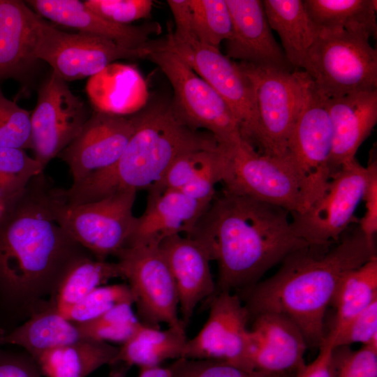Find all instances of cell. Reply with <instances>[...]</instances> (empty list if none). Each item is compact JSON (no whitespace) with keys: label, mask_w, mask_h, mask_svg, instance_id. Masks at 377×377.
<instances>
[{"label":"cell","mask_w":377,"mask_h":377,"mask_svg":"<svg viewBox=\"0 0 377 377\" xmlns=\"http://www.w3.org/2000/svg\"><path fill=\"white\" fill-rule=\"evenodd\" d=\"M54 201L42 172L0 214V311L13 318L47 307L69 265L90 253L57 223Z\"/></svg>","instance_id":"1"},{"label":"cell","mask_w":377,"mask_h":377,"mask_svg":"<svg viewBox=\"0 0 377 377\" xmlns=\"http://www.w3.org/2000/svg\"><path fill=\"white\" fill-rule=\"evenodd\" d=\"M289 214L281 207L226 190L214 196L188 236L217 262L214 295L252 286L288 255L309 245L295 233Z\"/></svg>","instance_id":"2"},{"label":"cell","mask_w":377,"mask_h":377,"mask_svg":"<svg viewBox=\"0 0 377 377\" xmlns=\"http://www.w3.org/2000/svg\"><path fill=\"white\" fill-rule=\"evenodd\" d=\"M336 245H309L288 255L269 279L240 290L250 318L262 313L281 314L301 330L306 343L323 341L324 318L342 277L376 256L359 227Z\"/></svg>","instance_id":"3"},{"label":"cell","mask_w":377,"mask_h":377,"mask_svg":"<svg viewBox=\"0 0 377 377\" xmlns=\"http://www.w3.org/2000/svg\"><path fill=\"white\" fill-rule=\"evenodd\" d=\"M133 117L134 132L117 161L68 189L59 188L65 203H84L125 190L149 191L179 156L220 144L211 133L191 127L168 103H151Z\"/></svg>","instance_id":"4"},{"label":"cell","mask_w":377,"mask_h":377,"mask_svg":"<svg viewBox=\"0 0 377 377\" xmlns=\"http://www.w3.org/2000/svg\"><path fill=\"white\" fill-rule=\"evenodd\" d=\"M369 36L348 31L320 33L304 71L327 98L377 90V50Z\"/></svg>","instance_id":"5"},{"label":"cell","mask_w":377,"mask_h":377,"mask_svg":"<svg viewBox=\"0 0 377 377\" xmlns=\"http://www.w3.org/2000/svg\"><path fill=\"white\" fill-rule=\"evenodd\" d=\"M332 137L327 98L317 91L310 77L285 156L299 185L305 208L322 195L332 175Z\"/></svg>","instance_id":"6"},{"label":"cell","mask_w":377,"mask_h":377,"mask_svg":"<svg viewBox=\"0 0 377 377\" xmlns=\"http://www.w3.org/2000/svg\"><path fill=\"white\" fill-rule=\"evenodd\" d=\"M147 46L179 57L228 105L237 120L242 138L255 149L258 148L260 128L254 89L237 63L219 49L201 43L194 35L179 40L170 34L164 40L148 43Z\"/></svg>","instance_id":"7"},{"label":"cell","mask_w":377,"mask_h":377,"mask_svg":"<svg viewBox=\"0 0 377 377\" xmlns=\"http://www.w3.org/2000/svg\"><path fill=\"white\" fill-rule=\"evenodd\" d=\"M54 212L57 223L95 258L105 260L123 249L135 216L133 207L136 191H117L81 204L65 203L54 190Z\"/></svg>","instance_id":"8"},{"label":"cell","mask_w":377,"mask_h":377,"mask_svg":"<svg viewBox=\"0 0 377 377\" xmlns=\"http://www.w3.org/2000/svg\"><path fill=\"white\" fill-rule=\"evenodd\" d=\"M237 64L254 89L260 128L258 152L284 159L310 77L302 70L288 72Z\"/></svg>","instance_id":"9"},{"label":"cell","mask_w":377,"mask_h":377,"mask_svg":"<svg viewBox=\"0 0 377 377\" xmlns=\"http://www.w3.org/2000/svg\"><path fill=\"white\" fill-rule=\"evenodd\" d=\"M150 50L147 59L168 77L174 91L172 105L187 124L196 130H205L221 145H232L244 140L231 109L206 81L177 54Z\"/></svg>","instance_id":"10"},{"label":"cell","mask_w":377,"mask_h":377,"mask_svg":"<svg viewBox=\"0 0 377 377\" xmlns=\"http://www.w3.org/2000/svg\"><path fill=\"white\" fill-rule=\"evenodd\" d=\"M223 145L224 190L281 207L290 214L304 211L299 185L285 159L261 154L244 140Z\"/></svg>","instance_id":"11"},{"label":"cell","mask_w":377,"mask_h":377,"mask_svg":"<svg viewBox=\"0 0 377 377\" xmlns=\"http://www.w3.org/2000/svg\"><path fill=\"white\" fill-rule=\"evenodd\" d=\"M115 256L133 295L138 320L154 328L165 323L168 327L185 330L178 316L176 285L159 244L127 246Z\"/></svg>","instance_id":"12"},{"label":"cell","mask_w":377,"mask_h":377,"mask_svg":"<svg viewBox=\"0 0 377 377\" xmlns=\"http://www.w3.org/2000/svg\"><path fill=\"white\" fill-rule=\"evenodd\" d=\"M35 55L47 63L64 81L90 77L121 59H147L151 50L144 45L124 47L101 36L61 31L42 19L36 20Z\"/></svg>","instance_id":"13"},{"label":"cell","mask_w":377,"mask_h":377,"mask_svg":"<svg viewBox=\"0 0 377 377\" xmlns=\"http://www.w3.org/2000/svg\"><path fill=\"white\" fill-rule=\"evenodd\" d=\"M368 168L354 158L331 176L322 194L302 213L291 214L295 233L311 246H327L337 242L354 221L362 201Z\"/></svg>","instance_id":"14"},{"label":"cell","mask_w":377,"mask_h":377,"mask_svg":"<svg viewBox=\"0 0 377 377\" xmlns=\"http://www.w3.org/2000/svg\"><path fill=\"white\" fill-rule=\"evenodd\" d=\"M83 101L52 71L42 82L31 112V149L45 168L79 135L89 119Z\"/></svg>","instance_id":"15"},{"label":"cell","mask_w":377,"mask_h":377,"mask_svg":"<svg viewBox=\"0 0 377 377\" xmlns=\"http://www.w3.org/2000/svg\"><path fill=\"white\" fill-rule=\"evenodd\" d=\"M208 319L200 331L186 341L182 357L213 360L251 371L249 356L250 316L237 294L222 291L208 300Z\"/></svg>","instance_id":"16"},{"label":"cell","mask_w":377,"mask_h":377,"mask_svg":"<svg viewBox=\"0 0 377 377\" xmlns=\"http://www.w3.org/2000/svg\"><path fill=\"white\" fill-rule=\"evenodd\" d=\"M135 130L133 114L95 111L75 140L57 156L68 165L73 184L113 165Z\"/></svg>","instance_id":"17"},{"label":"cell","mask_w":377,"mask_h":377,"mask_svg":"<svg viewBox=\"0 0 377 377\" xmlns=\"http://www.w3.org/2000/svg\"><path fill=\"white\" fill-rule=\"evenodd\" d=\"M306 346L301 330L286 316L258 314L250 330V369L276 376L296 374L305 364Z\"/></svg>","instance_id":"18"},{"label":"cell","mask_w":377,"mask_h":377,"mask_svg":"<svg viewBox=\"0 0 377 377\" xmlns=\"http://www.w3.org/2000/svg\"><path fill=\"white\" fill-rule=\"evenodd\" d=\"M232 29L226 56L253 65L292 72L282 47L274 38L263 1L226 0Z\"/></svg>","instance_id":"19"},{"label":"cell","mask_w":377,"mask_h":377,"mask_svg":"<svg viewBox=\"0 0 377 377\" xmlns=\"http://www.w3.org/2000/svg\"><path fill=\"white\" fill-rule=\"evenodd\" d=\"M159 248L174 279L181 320L186 327L197 305L214 294L216 284L209 267L210 256L199 242L181 235L163 239Z\"/></svg>","instance_id":"20"},{"label":"cell","mask_w":377,"mask_h":377,"mask_svg":"<svg viewBox=\"0 0 377 377\" xmlns=\"http://www.w3.org/2000/svg\"><path fill=\"white\" fill-rule=\"evenodd\" d=\"M210 204L177 190L149 191L146 209L135 217L125 247L159 244L163 239L181 233L188 237Z\"/></svg>","instance_id":"21"},{"label":"cell","mask_w":377,"mask_h":377,"mask_svg":"<svg viewBox=\"0 0 377 377\" xmlns=\"http://www.w3.org/2000/svg\"><path fill=\"white\" fill-rule=\"evenodd\" d=\"M25 1L0 0V82H25L36 71V20Z\"/></svg>","instance_id":"22"},{"label":"cell","mask_w":377,"mask_h":377,"mask_svg":"<svg viewBox=\"0 0 377 377\" xmlns=\"http://www.w3.org/2000/svg\"><path fill=\"white\" fill-rule=\"evenodd\" d=\"M26 3L40 17L74 28L81 33L108 38L128 49L143 47L149 36L160 30L158 24L140 26L112 22L77 0H29Z\"/></svg>","instance_id":"23"},{"label":"cell","mask_w":377,"mask_h":377,"mask_svg":"<svg viewBox=\"0 0 377 377\" xmlns=\"http://www.w3.org/2000/svg\"><path fill=\"white\" fill-rule=\"evenodd\" d=\"M332 126L330 165L332 174L355 158L362 143L377 122V90L327 98Z\"/></svg>","instance_id":"24"},{"label":"cell","mask_w":377,"mask_h":377,"mask_svg":"<svg viewBox=\"0 0 377 377\" xmlns=\"http://www.w3.org/2000/svg\"><path fill=\"white\" fill-rule=\"evenodd\" d=\"M95 111L128 116L140 110L147 98L146 86L133 67L112 63L90 77L86 84Z\"/></svg>","instance_id":"25"},{"label":"cell","mask_w":377,"mask_h":377,"mask_svg":"<svg viewBox=\"0 0 377 377\" xmlns=\"http://www.w3.org/2000/svg\"><path fill=\"white\" fill-rule=\"evenodd\" d=\"M187 339L185 330H161L140 322L132 336L119 347L110 364L112 377H121L132 366L152 367L165 360L182 357Z\"/></svg>","instance_id":"26"},{"label":"cell","mask_w":377,"mask_h":377,"mask_svg":"<svg viewBox=\"0 0 377 377\" xmlns=\"http://www.w3.org/2000/svg\"><path fill=\"white\" fill-rule=\"evenodd\" d=\"M272 29L279 35L289 63L304 70L309 50L320 29L314 23L302 0H263Z\"/></svg>","instance_id":"27"},{"label":"cell","mask_w":377,"mask_h":377,"mask_svg":"<svg viewBox=\"0 0 377 377\" xmlns=\"http://www.w3.org/2000/svg\"><path fill=\"white\" fill-rule=\"evenodd\" d=\"M119 347L108 342L81 339L46 350L35 358L46 377H87L101 367L110 365Z\"/></svg>","instance_id":"28"},{"label":"cell","mask_w":377,"mask_h":377,"mask_svg":"<svg viewBox=\"0 0 377 377\" xmlns=\"http://www.w3.org/2000/svg\"><path fill=\"white\" fill-rule=\"evenodd\" d=\"M83 339L79 329L51 304L31 315L26 321L6 333L2 345L20 346L35 358L39 354Z\"/></svg>","instance_id":"29"},{"label":"cell","mask_w":377,"mask_h":377,"mask_svg":"<svg viewBox=\"0 0 377 377\" xmlns=\"http://www.w3.org/2000/svg\"><path fill=\"white\" fill-rule=\"evenodd\" d=\"M304 3L320 31L376 36V0H304Z\"/></svg>","instance_id":"30"},{"label":"cell","mask_w":377,"mask_h":377,"mask_svg":"<svg viewBox=\"0 0 377 377\" xmlns=\"http://www.w3.org/2000/svg\"><path fill=\"white\" fill-rule=\"evenodd\" d=\"M117 277L122 278L117 263L98 260L90 253L83 255L69 265L49 302L57 310L68 307Z\"/></svg>","instance_id":"31"},{"label":"cell","mask_w":377,"mask_h":377,"mask_svg":"<svg viewBox=\"0 0 377 377\" xmlns=\"http://www.w3.org/2000/svg\"><path fill=\"white\" fill-rule=\"evenodd\" d=\"M377 301V257L348 271L341 279L332 304L336 316L330 333H335L353 317Z\"/></svg>","instance_id":"32"},{"label":"cell","mask_w":377,"mask_h":377,"mask_svg":"<svg viewBox=\"0 0 377 377\" xmlns=\"http://www.w3.org/2000/svg\"><path fill=\"white\" fill-rule=\"evenodd\" d=\"M44 168L24 149L0 148V202L5 207L17 200Z\"/></svg>","instance_id":"33"},{"label":"cell","mask_w":377,"mask_h":377,"mask_svg":"<svg viewBox=\"0 0 377 377\" xmlns=\"http://www.w3.org/2000/svg\"><path fill=\"white\" fill-rule=\"evenodd\" d=\"M196 39L219 49L231 36L232 23L226 0H188Z\"/></svg>","instance_id":"34"},{"label":"cell","mask_w":377,"mask_h":377,"mask_svg":"<svg viewBox=\"0 0 377 377\" xmlns=\"http://www.w3.org/2000/svg\"><path fill=\"white\" fill-rule=\"evenodd\" d=\"M224 156L225 149L221 144L214 148L186 152L172 163L161 182L148 191H179L221 165Z\"/></svg>","instance_id":"35"},{"label":"cell","mask_w":377,"mask_h":377,"mask_svg":"<svg viewBox=\"0 0 377 377\" xmlns=\"http://www.w3.org/2000/svg\"><path fill=\"white\" fill-rule=\"evenodd\" d=\"M132 305L120 304L96 318L75 323L83 339L124 343L140 323L133 311Z\"/></svg>","instance_id":"36"},{"label":"cell","mask_w":377,"mask_h":377,"mask_svg":"<svg viewBox=\"0 0 377 377\" xmlns=\"http://www.w3.org/2000/svg\"><path fill=\"white\" fill-rule=\"evenodd\" d=\"M135 302L128 284L99 286L77 302L57 311L73 323H83L96 318L114 306Z\"/></svg>","instance_id":"37"},{"label":"cell","mask_w":377,"mask_h":377,"mask_svg":"<svg viewBox=\"0 0 377 377\" xmlns=\"http://www.w3.org/2000/svg\"><path fill=\"white\" fill-rule=\"evenodd\" d=\"M0 148L31 149V112L8 99L1 87Z\"/></svg>","instance_id":"38"},{"label":"cell","mask_w":377,"mask_h":377,"mask_svg":"<svg viewBox=\"0 0 377 377\" xmlns=\"http://www.w3.org/2000/svg\"><path fill=\"white\" fill-rule=\"evenodd\" d=\"M330 371L331 377H377V346L333 348Z\"/></svg>","instance_id":"39"},{"label":"cell","mask_w":377,"mask_h":377,"mask_svg":"<svg viewBox=\"0 0 377 377\" xmlns=\"http://www.w3.org/2000/svg\"><path fill=\"white\" fill-rule=\"evenodd\" d=\"M171 377H281L260 371H249L227 362L180 357L170 365Z\"/></svg>","instance_id":"40"},{"label":"cell","mask_w":377,"mask_h":377,"mask_svg":"<svg viewBox=\"0 0 377 377\" xmlns=\"http://www.w3.org/2000/svg\"><path fill=\"white\" fill-rule=\"evenodd\" d=\"M332 347L348 346L356 343L362 346H377V301L353 317L335 333L325 335Z\"/></svg>","instance_id":"41"},{"label":"cell","mask_w":377,"mask_h":377,"mask_svg":"<svg viewBox=\"0 0 377 377\" xmlns=\"http://www.w3.org/2000/svg\"><path fill=\"white\" fill-rule=\"evenodd\" d=\"M83 2L103 17L121 24H128L149 17L153 6L151 0H87Z\"/></svg>","instance_id":"42"},{"label":"cell","mask_w":377,"mask_h":377,"mask_svg":"<svg viewBox=\"0 0 377 377\" xmlns=\"http://www.w3.org/2000/svg\"><path fill=\"white\" fill-rule=\"evenodd\" d=\"M368 179L362 200L365 205V212L360 221L359 228L365 237L374 243V235L377 232V162L371 158L367 166Z\"/></svg>","instance_id":"43"},{"label":"cell","mask_w":377,"mask_h":377,"mask_svg":"<svg viewBox=\"0 0 377 377\" xmlns=\"http://www.w3.org/2000/svg\"><path fill=\"white\" fill-rule=\"evenodd\" d=\"M35 360L27 352L0 350V377H42Z\"/></svg>","instance_id":"44"},{"label":"cell","mask_w":377,"mask_h":377,"mask_svg":"<svg viewBox=\"0 0 377 377\" xmlns=\"http://www.w3.org/2000/svg\"><path fill=\"white\" fill-rule=\"evenodd\" d=\"M332 348L331 340L325 336L319 346V353L316 359L300 368L295 377H331L330 359Z\"/></svg>","instance_id":"45"},{"label":"cell","mask_w":377,"mask_h":377,"mask_svg":"<svg viewBox=\"0 0 377 377\" xmlns=\"http://www.w3.org/2000/svg\"><path fill=\"white\" fill-rule=\"evenodd\" d=\"M175 23V30L171 33L177 39H186L193 34L191 13L188 0H168Z\"/></svg>","instance_id":"46"},{"label":"cell","mask_w":377,"mask_h":377,"mask_svg":"<svg viewBox=\"0 0 377 377\" xmlns=\"http://www.w3.org/2000/svg\"><path fill=\"white\" fill-rule=\"evenodd\" d=\"M138 377H171L170 366L140 368Z\"/></svg>","instance_id":"47"},{"label":"cell","mask_w":377,"mask_h":377,"mask_svg":"<svg viewBox=\"0 0 377 377\" xmlns=\"http://www.w3.org/2000/svg\"><path fill=\"white\" fill-rule=\"evenodd\" d=\"M5 334L6 333L3 331V330L0 327V346L2 345V340H3V338L4 335H5Z\"/></svg>","instance_id":"48"},{"label":"cell","mask_w":377,"mask_h":377,"mask_svg":"<svg viewBox=\"0 0 377 377\" xmlns=\"http://www.w3.org/2000/svg\"><path fill=\"white\" fill-rule=\"evenodd\" d=\"M4 207L1 205V203L0 202V214L2 212L3 209Z\"/></svg>","instance_id":"49"},{"label":"cell","mask_w":377,"mask_h":377,"mask_svg":"<svg viewBox=\"0 0 377 377\" xmlns=\"http://www.w3.org/2000/svg\"><path fill=\"white\" fill-rule=\"evenodd\" d=\"M281 377H290V376H281Z\"/></svg>","instance_id":"50"}]
</instances>
